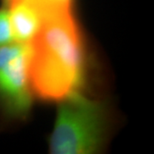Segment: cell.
<instances>
[{
  "label": "cell",
  "instance_id": "cell-1",
  "mask_svg": "<svg viewBox=\"0 0 154 154\" xmlns=\"http://www.w3.org/2000/svg\"><path fill=\"white\" fill-rule=\"evenodd\" d=\"M31 90L44 101H62L80 92L85 79L86 52L74 11L43 19L30 42Z\"/></svg>",
  "mask_w": 154,
  "mask_h": 154
},
{
  "label": "cell",
  "instance_id": "cell-2",
  "mask_svg": "<svg viewBox=\"0 0 154 154\" xmlns=\"http://www.w3.org/2000/svg\"><path fill=\"white\" fill-rule=\"evenodd\" d=\"M107 133L104 105L78 92L61 101L50 151L55 154H91L102 150Z\"/></svg>",
  "mask_w": 154,
  "mask_h": 154
},
{
  "label": "cell",
  "instance_id": "cell-3",
  "mask_svg": "<svg viewBox=\"0 0 154 154\" xmlns=\"http://www.w3.org/2000/svg\"><path fill=\"white\" fill-rule=\"evenodd\" d=\"M30 43L11 60L0 66V107L7 116L21 119L28 116L32 105V90L28 67Z\"/></svg>",
  "mask_w": 154,
  "mask_h": 154
},
{
  "label": "cell",
  "instance_id": "cell-4",
  "mask_svg": "<svg viewBox=\"0 0 154 154\" xmlns=\"http://www.w3.org/2000/svg\"><path fill=\"white\" fill-rule=\"evenodd\" d=\"M3 5L7 7L10 13L15 42L30 43L38 33L42 24V18L38 11L28 4L20 1L3 2Z\"/></svg>",
  "mask_w": 154,
  "mask_h": 154
},
{
  "label": "cell",
  "instance_id": "cell-5",
  "mask_svg": "<svg viewBox=\"0 0 154 154\" xmlns=\"http://www.w3.org/2000/svg\"><path fill=\"white\" fill-rule=\"evenodd\" d=\"M14 1L23 2L32 6L38 11L43 21L47 17L74 11L75 0H3L4 3Z\"/></svg>",
  "mask_w": 154,
  "mask_h": 154
},
{
  "label": "cell",
  "instance_id": "cell-6",
  "mask_svg": "<svg viewBox=\"0 0 154 154\" xmlns=\"http://www.w3.org/2000/svg\"><path fill=\"white\" fill-rule=\"evenodd\" d=\"M13 41L14 38L11 28L10 13L7 7L2 5L0 6V46L11 44Z\"/></svg>",
  "mask_w": 154,
  "mask_h": 154
}]
</instances>
